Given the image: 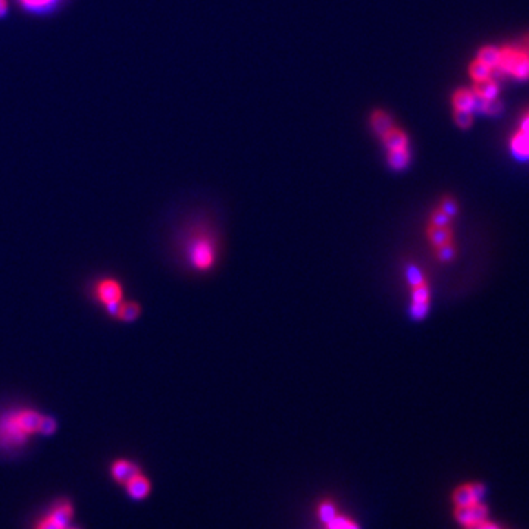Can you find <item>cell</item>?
I'll return each instance as SVG.
<instances>
[{
  "mask_svg": "<svg viewBox=\"0 0 529 529\" xmlns=\"http://www.w3.org/2000/svg\"><path fill=\"white\" fill-rule=\"evenodd\" d=\"M43 413L27 406L0 411V455L15 456L24 451L30 439L39 434Z\"/></svg>",
  "mask_w": 529,
  "mask_h": 529,
  "instance_id": "1",
  "label": "cell"
},
{
  "mask_svg": "<svg viewBox=\"0 0 529 529\" xmlns=\"http://www.w3.org/2000/svg\"><path fill=\"white\" fill-rule=\"evenodd\" d=\"M187 263L193 271H211L218 260L219 245L215 234L209 228L196 225L187 231L183 242Z\"/></svg>",
  "mask_w": 529,
  "mask_h": 529,
  "instance_id": "2",
  "label": "cell"
},
{
  "mask_svg": "<svg viewBox=\"0 0 529 529\" xmlns=\"http://www.w3.org/2000/svg\"><path fill=\"white\" fill-rule=\"evenodd\" d=\"M497 71L513 76L515 80H529V36L521 44H506L500 49Z\"/></svg>",
  "mask_w": 529,
  "mask_h": 529,
  "instance_id": "3",
  "label": "cell"
},
{
  "mask_svg": "<svg viewBox=\"0 0 529 529\" xmlns=\"http://www.w3.org/2000/svg\"><path fill=\"white\" fill-rule=\"evenodd\" d=\"M92 294H93V299L97 304L106 307L109 304L123 302L124 287L116 278L103 277L93 284Z\"/></svg>",
  "mask_w": 529,
  "mask_h": 529,
  "instance_id": "4",
  "label": "cell"
},
{
  "mask_svg": "<svg viewBox=\"0 0 529 529\" xmlns=\"http://www.w3.org/2000/svg\"><path fill=\"white\" fill-rule=\"evenodd\" d=\"M140 472H141V466L138 463L125 457L115 459L109 466L110 478H112L115 484L121 485V487H124L132 477H136Z\"/></svg>",
  "mask_w": 529,
  "mask_h": 529,
  "instance_id": "5",
  "label": "cell"
},
{
  "mask_svg": "<svg viewBox=\"0 0 529 529\" xmlns=\"http://www.w3.org/2000/svg\"><path fill=\"white\" fill-rule=\"evenodd\" d=\"M453 515H455V519L460 525L466 528V526L475 525L478 522H482V521L487 519L488 510H487V507H485L481 501H478V503H473L469 506H456Z\"/></svg>",
  "mask_w": 529,
  "mask_h": 529,
  "instance_id": "6",
  "label": "cell"
},
{
  "mask_svg": "<svg viewBox=\"0 0 529 529\" xmlns=\"http://www.w3.org/2000/svg\"><path fill=\"white\" fill-rule=\"evenodd\" d=\"M124 490L127 492V497L132 501H143L146 500L152 492V482L145 473L140 472L124 485Z\"/></svg>",
  "mask_w": 529,
  "mask_h": 529,
  "instance_id": "7",
  "label": "cell"
},
{
  "mask_svg": "<svg viewBox=\"0 0 529 529\" xmlns=\"http://www.w3.org/2000/svg\"><path fill=\"white\" fill-rule=\"evenodd\" d=\"M484 487L482 484H463L453 492V504L456 506H469L478 503L482 499Z\"/></svg>",
  "mask_w": 529,
  "mask_h": 529,
  "instance_id": "8",
  "label": "cell"
},
{
  "mask_svg": "<svg viewBox=\"0 0 529 529\" xmlns=\"http://www.w3.org/2000/svg\"><path fill=\"white\" fill-rule=\"evenodd\" d=\"M381 141L387 150H397V149H407L409 147V137L406 132L397 127H391L388 131H385L381 136Z\"/></svg>",
  "mask_w": 529,
  "mask_h": 529,
  "instance_id": "9",
  "label": "cell"
},
{
  "mask_svg": "<svg viewBox=\"0 0 529 529\" xmlns=\"http://www.w3.org/2000/svg\"><path fill=\"white\" fill-rule=\"evenodd\" d=\"M473 94H475L477 101H490V98H497L500 93V85L495 81L492 76L484 81L475 83L472 88Z\"/></svg>",
  "mask_w": 529,
  "mask_h": 529,
  "instance_id": "10",
  "label": "cell"
},
{
  "mask_svg": "<svg viewBox=\"0 0 529 529\" xmlns=\"http://www.w3.org/2000/svg\"><path fill=\"white\" fill-rule=\"evenodd\" d=\"M426 238L433 247H438L446 242L453 241V229L451 227H426Z\"/></svg>",
  "mask_w": 529,
  "mask_h": 529,
  "instance_id": "11",
  "label": "cell"
},
{
  "mask_svg": "<svg viewBox=\"0 0 529 529\" xmlns=\"http://www.w3.org/2000/svg\"><path fill=\"white\" fill-rule=\"evenodd\" d=\"M68 525L70 522H66L63 517H61L56 512H53L49 507V510L44 515H41L34 522L32 529H65Z\"/></svg>",
  "mask_w": 529,
  "mask_h": 529,
  "instance_id": "12",
  "label": "cell"
},
{
  "mask_svg": "<svg viewBox=\"0 0 529 529\" xmlns=\"http://www.w3.org/2000/svg\"><path fill=\"white\" fill-rule=\"evenodd\" d=\"M22 9L32 14H46L59 5L61 0H17Z\"/></svg>",
  "mask_w": 529,
  "mask_h": 529,
  "instance_id": "13",
  "label": "cell"
},
{
  "mask_svg": "<svg viewBox=\"0 0 529 529\" xmlns=\"http://www.w3.org/2000/svg\"><path fill=\"white\" fill-rule=\"evenodd\" d=\"M451 103H453L455 109L472 110L477 106V97L472 90H469V88H459V90L453 93Z\"/></svg>",
  "mask_w": 529,
  "mask_h": 529,
  "instance_id": "14",
  "label": "cell"
},
{
  "mask_svg": "<svg viewBox=\"0 0 529 529\" xmlns=\"http://www.w3.org/2000/svg\"><path fill=\"white\" fill-rule=\"evenodd\" d=\"M391 116L385 110L377 109L371 114V127L381 137L385 131H388L393 127Z\"/></svg>",
  "mask_w": 529,
  "mask_h": 529,
  "instance_id": "15",
  "label": "cell"
},
{
  "mask_svg": "<svg viewBox=\"0 0 529 529\" xmlns=\"http://www.w3.org/2000/svg\"><path fill=\"white\" fill-rule=\"evenodd\" d=\"M141 315V306L137 302H123L119 306L116 319L121 322H134Z\"/></svg>",
  "mask_w": 529,
  "mask_h": 529,
  "instance_id": "16",
  "label": "cell"
},
{
  "mask_svg": "<svg viewBox=\"0 0 529 529\" xmlns=\"http://www.w3.org/2000/svg\"><path fill=\"white\" fill-rule=\"evenodd\" d=\"M510 146L513 153L519 158H529V134L523 129H517L512 137Z\"/></svg>",
  "mask_w": 529,
  "mask_h": 529,
  "instance_id": "17",
  "label": "cell"
},
{
  "mask_svg": "<svg viewBox=\"0 0 529 529\" xmlns=\"http://www.w3.org/2000/svg\"><path fill=\"white\" fill-rule=\"evenodd\" d=\"M388 165L395 169V171H402L404 169L407 165L411 162V153L409 147L407 149H397V150H388V156H387Z\"/></svg>",
  "mask_w": 529,
  "mask_h": 529,
  "instance_id": "18",
  "label": "cell"
},
{
  "mask_svg": "<svg viewBox=\"0 0 529 529\" xmlns=\"http://www.w3.org/2000/svg\"><path fill=\"white\" fill-rule=\"evenodd\" d=\"M492 68H490V66L487 63L481 62L479 59H473L469 65V75L470 79L478 83V81H484L487 79H491L492 76Z\"/></svg>",
  "mask_w": 529,
  "mask_h": 529,
  "instance_id": "19",
  "label": "cell"
},
{
  "mask_svg": "<svg viewBox=\"0 0 529 529\" xmlns=\"http://www.w3.org/2000/svg\"><path fill=\"white\" fill-rule=\"evenodd\" d=\"M477 59H479L484 63H487L490 68L495 70V68H497V65H499V61H500V49L499 48H494V46L481 48L479 52H478Z\"/></svg>",
  "mask_w": 529,
  "mask_h": 529,
  "instance_id": "20",
  "label": "cell"
},
{
  "mask_svg": "<svg viewBox=\"0 0 529 529\" xmlns=\"http://www.w3.org/2000/svg\"><path fill=\"white\" fill-rule=\"evenodd\" d=\"M434 251H435V256L439 262H450L456 258V247H455V242H446V245H441L438 247H434Z\"/></svg>",
  "mask_w": 529,
  "mask_h": 529,
  "instance_id": "21",
  "label": "cell"
},
{
  "mask_svg": "<svg viewBox=\"0 0 529 529\" xmlns=\"http://www.w3.org/2000/svg\"><path fill=\"white\" fill-rule=\"evenodd\" d=\"M318 515H319V519H321L325 525L328 522L333 521L334 517L337 516V510H335L334 503L331 501V500H325L322 503H319V506H318Z\"/></svg>",
  "mask_w": 529,
  "mask_h": 529,
  "instance_id": "22",
  "label": "cell"
},
{
  "mask_svg": "<svg viewBox=\"0 0 529 529\" xmlns=\"http://www.w3.org/2000/svg\"><path fill=\"white\" fill-rule=\"evenodd\" d=\"M58 431V421L50 415H43L40 426H39V434L44 437H50L54 433Z\"/></svg>",
  "mask_w": 529,
  "mask_h": 529,
  "instance_id": "23",
  "label": "cell"
},
{
  "mask_svg": "<svg viewBox=\"0 0 529 529\" xmlns=\"http://www.w3.org/2000/svg\"><path fill=\"white\" fill-rule=\"evenodd\" d=\"M406 280H407V282H409L411 287L428 282L425 273L417 267H415V264H407L406 267Z\"/></svg>",
  "mask_w": 529,
  "mask_h": 529,
  "instance_id": "24",
  "label": "cell"
},
{
  "mask_svg": "<svg viewBox=\"0 0 529 529\" xmlns=\"http://www.w3.org/2000/svg\"><path fill=\"white\" fill-rule=\"evenodd\" d=\"M479 110L485 115L495 116L503 110V105L497 98H490V101H479Z\"/></svg>",
  "mask_w": 529,
  "mask_h": 529,
  "instance_id": "25",
  "label": "cell"
},
{
  "mask_svg": "<svg viewBox=\"0 0 529 529\" xmlns=\"http://www.w3.org/2000/svg\"><path fill=\"white\" fill-rule=\"evenodd\" d=\"M453 119L459 128L466 129L473 124V115L472 110H463V109H455Z\"/></svg>",
  "mask_w": 529,
  "mask_h": 529,
  "instance_id": "26",
  "label": "cell"
},
{
  "mask_svg": "<svg viewBox=\"0 0 529 529\" xmlns=\"http://www.w3.org/2000/svg\"><path fill=\"white\" fill-rule=\"evenodd\" d=\"M451 220H453V218H450L447 214H444L441 209H434V211L431 212V215H429V222L428 225H433V227H450Z\"/></svg>",
  "mask_w": 529,
  "mask_h": 529,
  "instance_id": "27",
  "label": "cell"
},
{
  "mask_svg": "<svg viewBox=\"0 0 529 529\" xmlns=\"http://www.w3.org/2000/svg\"><path fill=\"white\" fill-rule=\"evenodd\" d=\"M411 289H412V303H429L428 282L411 287Z\"/></svg>",
  "mask_w": 529,
  "mask_h": 529,
  "instance_id": "28",
  "label": "cell"
},
{
  "mask_svg": "<svg viewBox=\"0 0 529 529\" xmlns=\"http://www.w3.org/2000/svg\"><path fill=\"white\" fill-rule=\"evenodd\" d=\"M438 209H441V211L447 214L450 218H455L459 214V203L456 202V198L451 196H444L441 198Z\"/></svg>",
  "mask_w": 529,
  "mask_h": 529,
  "instance_id": "29",
  "label": "cell"
},
{
  "mask_svg": "<svg viewBox=\"0 0 529 529\" xmlns=\"http://www.w3.org/2000/svg\"><path fill=\"white\" fill-rule=\"evenodd\" d=\"M328 529H359L357 525L344 516H335L333 521L326 523Z\"/></svg>",
  "mask_w": 529,
  "mask_h": 529,
  "instance_id": "30",
  "label": "cell"
},
{
  "mask_svg": "<svg viewBox=\"0 0 529 529\" xmlns=\"http://www.w3.org/2000/svg\"><path fill=\"white\" fill-rule=\"evenodd\" d=\"M429 311V303H412L411 313L415 319H424Z\"/></svg>",
  "mask_w": 529,
  "mask_h": 529,
  "instance_id": "31",
  "label": "cell"
},
{
  "mask_svg": "<svg viewBox=\"0 0 529 529\" xmlns=\"http://www.w3.org/2000/svg\"><path fill=\"white\" fill-rule=\"evenodd\" d=\"M465 529H499L497 525H494L491 522H488L487 519L482 521V522H478L475 525H470V526H466Z\"/></svg>",
  "mask_w": 529,
  "mask_h": 529,
  "instance_id": "32",
  "label": "cell"
},
{
  "mask_svg": "<svg viewBox=\"0 0 529 529\" xmlns=\"http://www.w3.org/2000/svg\"><path fill=\"white\" fill-rule=\"evenodd\" d=\"M9 9V2L8 0H0V17H3Z\"/></svg>",
  "mask_w": 529,
  "mask_h": 529,
  "instance_id": "33",
  "label": "cell"
},
{
  "mask_svg": "<svg viewBox=\"0 0 529 529\" xmlns=\"http://www.w3.org/2000/svg\"><path fill=\"white\" fill-rule=\"evenodd\" d=\"M65 529H83V528H80V526H76V525H72V523H70L68 526H66Z\"/></svg>",
  "mask_w": 529,
  "mask_h": 529,
  "instance_id": "34",
  "label": "cell"
}]
</instances>
